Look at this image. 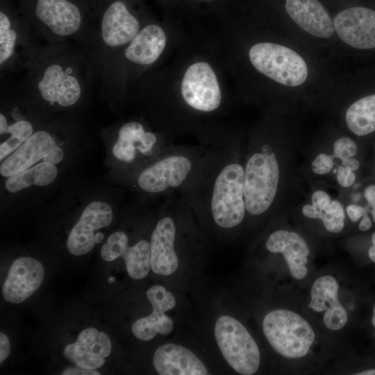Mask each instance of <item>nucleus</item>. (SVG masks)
I'll return each mask as SVG.
<instances>
[{
  "label": "nucleus",
  "mask_w": 375,
  "mask_h": 375,
  "mask_svg": "<svg viewBox=\"0 0 375 375\" xmlns=\"http://www.w3.org/2000/svg\"><path fill=\"white\" fill-rule=\"evenodd\" d=\"M57 174L55 165L43 161L8 177L6 188L10 192L15 193L32 185L46 186L56 179Z\"/></svg>",
  "instance_id": "nucleus-26"
},
{
  "label": "nucleus",
  "mask_w": 375,
  "mask_h": 375,
  "mask_svg": "<svg viewBox=\"0 0 375 375\" xmlns=\"http://www.w3.org/2000/svg\"><path fill=\"white\" fill-rule=\"evenodd\" d=\"M367 208L356 204H351L347 207V215L353 222H356L367 213Z\"/></svg>",
  "instance_id": "nucleus-34"
},
{
  "label": "nucleus",
  "mask_w": 375,
  "mask_h": 375,
  "mask_svg": "<svg viewBox=\"0 0 375 375\" xmlns=\"http://www.w3.org/2000/svg\"><path fill=\"white\" fill-rule=\"evenodd\" d=\"M356 375H375V369H370L360 372L356 374Z\"/></svg>",
  "instance_id": "nucleus-42"
},
{
  "label": "nucleus",
  "mask_w": 375,
  "mask_h": 375,
  "mask_svg": "<svg viewBox=\"0 0 375 375\" xmlns=\"http://www.w3.org/2000/svg\"><path fill=\"white\" fill-rule=\"evenodd\" d=\"M202 144L184 146L171 144L158 158L142 167L135 182L147 194L167 197L178 193L194 176L203 161Z\"/></svg>",
  "instance_id": "nucleus-5"
},
{
  "label": "nucleus",
  "mask_w": 375,
  "mask_h": 375,
  "mask_svg": "<svg viewBox=\"0 0 375 375\" xmlns=\"http://www.w3.org/2000/svg\"><path fill=\"white\" fill-rule=\"evenodd\" d=\"M108 280L109 283H112L114 282L115 278L114 277H109Z\"/></svg>",
  "instance_id": "nucleus-46"
},
{
  "label": "nucleus",
  "mask_w": 375,
  "mask_h": 375,
  "mask_svg": "<svg viewBox=\"0 0 375 375\" xmlns=\"http://www.w3.org/2000/svg\"><path fill=\"white\" fill-rule=\"evenodd\" d=\"M215 337L223 357L235 372L252 375L258 371L260 362L258 344L240 322L221 316L215 325Z\"/></svg>",
  "instance_id": "nucleus-11"
},
{
  "label": "nucleus",
  "mask_w": 375,
  "mask_h": 375,
  "mask_svg": "<svg viewBox=\"0 0 375 375\" xmlns=\"http://www.w3.org/2000/svg\"><path fill=\"white\" fill-rule=\"evenodd\" d=\"M63 156L62 150L56 146L43 158V161L55 165L60 162Z\"/></svg>",
  "instance_id": "nucleus-35"
},
{
  "label": "nucleus",
  "mask_w": 375,
  "mask_h": 375,
  "mask_svg": "<svg viewBox=\"0 0 375 375\" xmlns=\"http://www.w3.org/2000/svg\"><path fill=\"white\" fill-rule=\"evenodd\" d=\"M12 115L14 122H7L4 115L0 113V134H10V136L0 145V160L6 159L9 155L18 149L34 133L32 123L20 117L19 108L16 106L13 108Z\"/></svg>",
  "instance_id": "nucleus-24"
},
{
  "label": "nucleus",
  "mask_w": 375,
  "mask_h": 375,
  "mask_svg": "<svg viewBox=\"0 0 375 375\" xmlns=\"http://www.w3.org/2000/svg\"><path fill=\"white\" fill-rule=\"evenodd\" d=\"M42 40L19 8L1 0V78L28 71L43 46Z\"/></svg>",
  "instance_id": "nucleus-6"
},
{
  "label": "nucleus",
  "mask_w": 375,
  "mask_h": 375,
  "mask_svg": "<svg viewBox=\"0 0 375 375\" xmlns=\"http://www.w3.org/2000/svg\"><path fill=\"white\" fill-rule=\"evenodd\" d=\"M370 206L372 207V210L370 212L372 215L373 221L375 223V202Z\"/></svg>",
  "instance_id": "nucleus-43"
},
{
  "label": "nucleus",
  "mask_w": 375,
  "mask_h": 375,
  "mask_svg": "<svg viewBox=\"0 0 375 375\" xmlns=\"http://www.w3.org/2000/svg\"><path fill=\"white\" fill-rule=\"evenodd\" d=\"M338 290L337 281L329 275L318 278L310 290L308 308L316 312H324L323 322L332 331L341 329L348 321L347 312L339 301Z\"/></svg>",
  "instance_id": "nucleus-18"
},
{
  "label": "nucleus",
  "mask_w": 375,
  "mask_h": 375,
  "mask_svg": "<svg viewBox=\"0 0 375 375\" xmlns=\"http://www.w3.org/2000/svg\"><path fill=\"white\" fill-rule=\"evenodd\" d=\"M265 247L269 252L283 254L294 278L299 280L306 276L310 249L301 235L292 231L277 230L269 235Z\"/></svg>",
  "instance_id": "nucleus-22"
},
{
  "label": "nucleus",
  "mask_w": 375,
  "mask_h": 375,
  "mask_svg": "<svg viewBox=\"0 0 375 375\" xmlns=\"http://www.w3.org/2000/svg\"><path fill=\"white\" fill-rule=\"evenodd\" d=\"M55 147L56 142L49 132L40 130L25 141L18 149L3 160L1 175L9 177L26 169L43 159Z\"/></svg>",
  "instance_id": "nucleus-23"
},
{
  "label": "nucleus",
  "mask_w": 375,
  "mask_h": 375,
  "mask_svg": "<svg viewBox=\"0 0 375 375\" xmlns=\"http://www.w3.org/2000/svg\"><path fill=\"white\" fill-rule=\"evenodd\" d=\"M371 226L372 222L367 213L362 217V219L359 223L358 227L361 231H367L371 228Z\"/></svg>",
  "instance_id": "nucleus-40"
},
{
  "label": "nucleus",
  "mask_w": 375,
  "mask_h": 375,
  "mask_svg": "<svg viewBox=\"0 0 375 375\" xmlns=\"http://www.w3.org/2000/svg\"><path fill=\"white\" fill-rule=\"evenodd\" d=\"M44 275V267L38 260L31 257L16 259L2 288L3 298L12 303L23 302L40 288Z\"/></svg>",
  "instance_id": "nucleus-17"
},
{
  "label": "nucleus",
  "mask_w": 375,
  "mask_h": 375,
  "mask_svg": "<svg viewBox=\"0 0 375 375\" xmlns=\"http://www.w3.org/2000/svg\"><path fill=\"white\" fill-rule=\"evenodd\" d=\"M342 163L344 167L351 171L357 170L360 167L359 161L352 158H349L342 160Z\"/></svg>",
  "instance_id": "nucleus-39"
},
{
  "label": "nucleus",
  "mask_w": 375,
  "mask_h": 375,
  "mask_svg": "<svg viewBox=\"0 0 375 375\" xmlns=\"http://www.w3.org/2000/svg\"><path fill=\"white\" fill-rule=\"evenodd\" d=\"M372 324L373 326L375 328V307L373 309V316L372 318ZM374 337H375V332H374Z\"/></svg>",
  "instance_id": "nucleus-44"
},
{
  "label": "nucleus",
  "mask_w": 375,
  "mask_h": 375,
  "mask_svg": "<svg viewBox=\"0 0 375 375\" xmlns=\"http://www.w3.org/2000/svg\"><path fill=\"white\" fill-rule=\"evenodd\" d=\"M372 245L369 249L368 255L369 259L375 263V232L372 236Z\"/></svg>",
  "instance_id": "nucleus-41"
},
{
  "label": "nucleus",
  "mask_w": 375,
  "mask_h": 375,
  "mask_svg": "<svg viewBox=\"0 0 375 375\" xmlns=\"http://www.w3.org/2000/svg\"><path fill=\"white\" fill-rule=\"evenodd\" d=\"M312 206L316 210L326 208L331 202L330 196L322 190L314 192L311 197Z\"/></svg>",
  "instance_id": "nucleus-33"
},
{
  "label": "nucleus",
  "mask_w": 375,
  "mask_h": 375,
  "mask_svg": "<svg viewBox=\"0 0 375 375\" xmlns=\"http://www.w3.org/2000/svg\"><path fill=\"white\" fill-rule=\"evenodd\" d=\"M147 297L151 304L160 305L164 307L167 311L174 308L176 305L174 295L161 285H154L150 288L147 292Z\"/></svg>",
  "instance_id": "nucleus-29"
},
{
  "label": "nucleus",
  "mask_w": 375,
  "mask_h": 375,
  "mask_svg": "<svg viewBox=\"0 0 375 375\" xmlns=\"http://www.w3.org/2000/svg\"><path fill=\"white\" fill-rule=\"evenodd\" d=\"M113 211L110 204L103 201L90 203L72 229L67 242L68 251L73 255H83L94 247V231L110 224Z\"/></svg>",
  "instance_id": "nucleus-16"
},
{
  "label": "nucleus",
  "mask_w": 375,
  "mask_h": 375,
  "mask_svg": "<svg viewBox=\"0 0 375 375\" xmlns=\"http://www.w3.org/2000/svg\"><path fill=\"white\" fill-rule=\"evenodd\" d=\"M335 32L346 44L359 49L375 48V10L362 6L347 8L333 18Z\"/></svg>",
  "instance_id": "nucleus-14"
},
{
  "label": "nucleus",
  "mask_w": 375,
  "mask_h": 375,
  "mask_svg": "<svg viewBox=\"0 0 375 375\" xmlns=\"http://www.w3.org/2000/svg\"><path fill=\"white\" fill-rule=\"evenodd\" d=\"M153 363L160 375H207L203 363L190 349L178 344L168 343L155 351Z\"/></svg>",
  "instance_id": "nucleus-21"
},
{
  "label": "nucleus",
  "mask_w": 375,
  "mask_h": 375,
  "mask_svg": "<svg viewBox=\"0 0 375 375\" xmlns=\"http://www.w3.org/2000/svg\"><path fill=\"white\" fill-rule=\"evenodd\" d=\"M101 256L106 261L122 257L131 278L142 279L148 274L151 268L150 241L142 239L129 246L127 235L123 231H117L111 234L101 247Z\"/></svg>",
  "instance_id": "nucleus-15"
},
{
  "label": "nucleus",
  "mask_w": 375,
  "mask_h": 375,
  "mask_svg": "<svg viewBox=\"0 0 375 375\" xmlns=\"http://www.w3.org/2000/svg\"><path fill=\"white\" fill-rule=\"evenodd\" d=\"M166 44L167 35L163 27L156 22L148 21L123 50L103 92L121 94L135 74L159 60Z\"/></svg>",
  "instance_id": "nucleus-8"
},
{
  "label": "nucleus",
  "mask_w": 375,
  "mask_h": 375,
  "mask_svg": "<svg viewBox=\"0 0 375 375\" xmlns=\"http://www.w3.org/2000/svg\"><path fill=\"white\" fill-rule=\"evenodd\" d=\"M262 330L275 351L290 359L306 356L315 339L309 323L289 310L279 309L267 313L262 321Z\"/></svg>",
  "instance_id": "nucleus-10"
},
{
  "label": "nucleus",
  "mask_w": 375,
  "mask_h": 375,
  "mask_svg": "<svg viewBox=\"0 0 375 375\" xmlns=\"http://www.w3.org/2000/svg\"><path fill=\"white\" fill-rule=\"evenodd\" d=\"M10 353L8 338L3 333H0V363L1 364Z\"/></svg>",
  "instance_id": "nucleus-36"
},
{
  "label": "nucleus",
  "mask_w": 375,
  "mask_h": 375,
  "mask_svg": "<svg viewBox=\"0 0 375 375\" xmlns=\"http://www.w3.org/2000/svg\"><path fill=\"white\" fill-rule=\"evenodd\" d=\"M180 199L178 193L167 197L151 235V269L157 274L169 276L178 267L176 242Z\"/></svg>",
  "instance_id": "nucleus-13"
},
{
  "label": "nucleus",
  "mask_w": 375,
  "mask_h": 375,
  "mask_svg": "<svg viewBox=\"0 0 375 375\" xmlns=\"http://www.w3.org/2000/svg\"><path fill=\"white\" fill-rule=\"evenodd\" d=\"M111 352L108 335L94 328H88L78 335L75 343L68 344L64 355L77 367L88 369L101 367Z\"/></svg>",
  "instance_id": "nucleus-19"
},
{
  "label": "nucleus",
  "mask_w": 375,
  "mask_h": 375,
  "mask_svg": "<svg viewBox=\"0 0 375 375\" xmlns=\"http://www.w3.org/2000/svg\"><path fill=\"white\" fill-rule=\"evenodd\" d=\"M205 147L199 169L178 192L194 214L220 230L237 228L246 215L244 162L237 138L215 124L197 136Z\"/></svg>",
  "instance_id": "nucleus-1"
},
{
  "label": "nucleus",
  "mask_w": 375,
  "mask_h": 375,
  "mask_svg": "<svg viewBox=\"0 0 375 375\" xmlns=\"http://www.w3.org/2000/svg\"><path fill=\"white\" fill-rule=\"evenodd\" d=\"M19 9L48 44L77 42L88 25L96 0H19Z\"/></svg>",
  "instance_id": "nucleus-4"
},
{
  "label": "nucleus",
  "mask_w": 375,
  "mask_h": 375,
  "mask_svg": "<svg viewBox=\"0 0 375 375\" xmlns=\"http://www.w3.org/2000/svg\"><path fill=\"white\" fill-rule=\"evenodd\" d=\"M304 216L311 219H319L325 228L331 233H340L344 227L345 214L342 203L331 201L330 204L322 210H316L312 204H306L302 208Z\"/></svg>",
  "instance_id": "nucleus-28"
},
{
  "label": "nucleus",
  "mask_w": 375,
  "mask_h": 375,
  "mask_svg": "<svg viewBox=\"0 0 375 375\" xmlns=\"http://www.w3.org/2000/svg\"><path fill=\"white\" fill-rule=\"evenodd\" d=\"M95 78L93 66L79 46L47 43L17 87L50 106L66 108L81 101Z\"/></svg>",
  "instance_id": "nucleus-2"
},
{
  "label": "nucleus",
  "mask_w": 375,
  "mask_h": 375,
  "mask_svg": "<svg viewBox=\"0 0 375 375\" xmlns=\"http://www.w3.org/2000/svg\"><path fill=\"white\" fill-rule=\"evenodd\" d=\"M333 156L319 153L313 160L311 168L314 173L319 175L326 174L331 171L335 163Z\"/></svg>",
  "instance_id": "nucleus-31"
},
{
  "label": "nucleus",
  "mask_w": 375,
  "mask_h": 375,
  "mask_svg": "<svg viewBox=\"0 0 375 375\" xmlns=\"http://www.w3.org/2000/svg\"><path fill=\"white\" fill-rule=\"evenodd\" d=\"M148 22L139 0H96L92 17L76 42L103 90L124 48Z\"/></svg>",
  "instance_id": "nucleus-3"
},
{
  "label": "nucleus",
  "mask_w": 375,
  "mask_h": 375,
  "mask_svg": "<svg viewBox=\"0 0 375 375\" xmlns=\"http://www.w3.org/2000/svg\"><path fill=\"white\" fill-rule=\"evenodd\" d=\"M364 197L370 206L375 202V185H370L365 189Z\"/></svg>",
  "instance_id": "nucleus-38"
},
{
  "label": "nucleus",
  "mask_w": 375,
  "mask_h": 375,
  "mask_svg": "<svg viewBox=\"0 0 375 375\" xmlns=\"http://www.w3.org/2000/svg\"><path fill=\"white\" fill-rule=\"evenodd\" d=\"M153 311L147 317L136 320L132 325V333L135 338L142 341L153 339L157 333L167 335L174 328V322L165 315L166 310L158 305H151Z\"/></svg>",
  "instance_id": "nucleus-27"
},
{
  "label": "nucleus",
  "mask_w": 375,
  "mask_h": 375,
  "mask_svg": "<svg viewBox=\"0 0 375 375\" xmlns=\"http://www.w3.org/2000/svg\"><path fill=\"white\" fill-rule=\"evenodd\" d=\"M62 374H92V375H99L100 374L94 370V369H84L82 367H72V368H67L63 371Z\"/></svg>",
  "instance_id": "nucleus-37"
},
{
  "label": "nucleus",
  "mask_w": 375,
  "mask_h": 375,
  "mask_svg": "<svg viewBox=\"0 0 375 375\" xmlns=\"http://www.w3.org/2000/svg\"><path fill=\"white\" fill-rule=\"evenodd\" d=\"M254 146L244 160V196L247 214L258 217L273 206L277 195L280 168L274 147L264 142Z\"/></svg>",
  "instance_id": "nucleus-7"
},
{
  "label": "nucleus",
  "mask_w": 375,
  "mask_h": 375,
  "mask_svg": "<svg viewBox=\"0 0 375 375\" xmlns=\"http://www.w3.org/2000/svg\"><path fill=\"white\" fill-rule=\"evenodd\" d=\"M356 142L348 137H342L337 140L333 145V157L341 160L351 158L357 153Z\"/></svg>",
  "instance_id": "nucleus-30"
},
{
  "label": "nucleus",
  "mask_w": 375,
  "mask_h": 375,
  "mask_svg": "<svg viewBox=\"0 0 375 375\" xmlns=\"http://www.w3.org/2000/svg\"><path fill=\"white\" fill-rule=\"evenodd\" d=\"M195 1H199V2H203V3H212L217 0H195Z\"/></svg>",
  "instance_id": "nucleus-45"
},
{
  "label": "nucleus",
  "mask_w": 375,
  "mask_h": 375,
  "mask_svg": "<svg viewBox=\"0 0 375 375\" xmlns=\"http://www.w3.org/2000/svg\"><path fill=\"white\" fill-rule=\"evenodd\" d=\"M348 128L355 135L363 136L375 131V94L362 97L347 110Z\"/></svg>",
  "instance_id": "nucleus-25"
},
{
  "label": "nucleus",
  "mask_w": 375,
  "mask_h": 375,
  "mask_svg": "<svg viewBox=\"0 0 375 375\" xmlns=\"http://www.w3.org/2000/svg\"><path fill=\"white\" fill-rule=\"evenodd\" d=\"M284 6L292 20L309 35L326 39L334 33L333 19L319 0H285Z\"/></svg>",
  "instance_id": "nucleus-20"
},
{
  "label": "nucleus",
  "mask_w": 375,
  "mask_h": 375,
  "mask_svg": "<svg viewBox=\"0 0 375 375\" xmlns=\"http://www.w3.org/2000/svg\"><path fill=\"white\" fill-rule=\"evenodd\" d=\"M172 143V139L161 131H151L142 121L130 120L119 126L112 152L117 160L126 165L143 161L149 164Z\"/></svg>",
  "instance_id": "nucleus-12"
},
{
  "label": "nucleus",
  "mask_w": 375,
  "mask_h": 375,
  "mask_svg": "<svg viewBox=\"0 0 375 375\" xmlns=\"http://www.w3.org/2000/svg\"><path fill=\"white\" fill-rule=\"evenodd\" d=\"M251 66L260 74L280 85L298 87L308 76V67L303 58L285 45L260 42L248 51Z\"/></svg>",
  "instance_id": "nucleus-9"
},
{
  "label": "nucleus",
  "mask_w": 375,
  "mask_h": 375,
  "mask_svg": "<svg viewBox=\"0 0 375 375\" xmlns=\"http://www.w3.org/2000/svg\"><path fill=\"white\" fill-rule=\"evenodd\" d=\"M337 181L344 188L351 186L356 181V175L351 171L344 166H339L337 172Z\"/></svg>",
  "instance_id": "nucleus-32"
}]
</instances>
